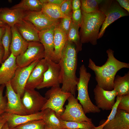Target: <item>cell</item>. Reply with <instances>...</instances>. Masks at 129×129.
I'll list each match as a JSON object with an SVG mask.
<instances>
[{
    "label": "cell",
    "mask_w": 129,
    "mask_h": 129,
    "mask_svg": "<svg viewBox=\"0 0 129 129\" xmlns=\"http://www.w3.org/2000/svg\"><path fill=\"white\" fill-rule=\"evenodd\" d=\"M42 111L43 112V119L45 125L52 129H65L61 120L57 117L54 110L47 108Z\"/></svg>",
    "instance_id": "cell-24"
},
{
    "label": "cell",
    "mask_w": 129,
    "mask_h": 129,
    "mask_svg": "<svg viewBox=\"0 0 129 129\" xmlns=\"http://www.w3.org/2000/svg\"><path fill=\"white\" fill-rule=\"evenodd\" d=\"M71 0H65L60 7L61 11L65 16H71L73 11Z\"/></svg>",
    "instance_id": "cell-35"
},
{
    "label": "cell",
    "mask_w": 129,
    "mask_h": 129,
    "mask_svg": "<svg viewBox=\"0 0 129 129\" xmlns=\"http://www.w3.org/2000/svg\"><path fill=\"white\" fill-rule=\"evenodd\" d=\"M71 16H66L60 19L58 27L67 35L71 26Z\"/></svg>",
    "instance_id": "cell-34"
},
{
    "label": "cell",
    "mask_w": 129,
    "mask_h": 129,
    "mask_svg": "<svg viewBox=\"0 0 129 129\" xmlns=\"http://www.w3.org/2000/svg\"><path fill=\"white\" fill-rule=\"evenodd\" d=\"M24 20L31 22L39 31H44L54 26H58L60 20L52 21L46 16L41 11H26Z\"/></svg>",
    "instance_id": "cell-14"
},
{
    "label": "cell",
    "mask_w": 129,
    "mask_h": 129,
    "mask_svg": "<svg viewBox=\"0 0 129 129\" xmlns=\"http://www.w3.org/2000/svg\"><path fill=\"white\" fill-rule=\"evenodd\" d=\"M15 25L22 37L28 42H40L39 32L29 21L23 20Z\"/></svg>",
    "instance_id": "cell-18"
},
{
    "label": "cell",
    "mask_w": 129,
    "mask_h": 129,
    "mask_svg": "<svg viewBox=\"0 0 129 129\" xmlns=\"http://www.w3.org/2000/svg\"><path fill=\"white\" fill-rule=\"evenodd\" d=\"M71 5L73 12L81 9V0H72Z\"/></svg>",
    "instance_id": "cell-42"
},
{
    "label": "cell",
    "mask_w": 129,
    "mask_h": 129,
    "mask_svg": "<svg viewBox=\"0 0 129 129\" xmlns=\"http://www.w3.org/2000/svg\"><path fill=\"white\" fill-rule=\"evenodd\" d=\"M39 61H35L27 66L18 67L14 76L10 81L11 86L14 91L21 98L24 94L29 75Z\"/></svg>",
    "instance_id": "cell-11"
},
{
    "label": "cell",
    "mask_w": 129,
    "mask_h": 129,
    "mask_svg": "<svg viewBox=\"0 0 129 129\" xmlns=\"http://www.w3.org/2000/svg\"><path fill=\"white\" fill-rule=\"evenodd\" d=\"M71 94L62 91L60 86L51 87L45 94V97L47 100L41 111L47 108H51L55 111L59 119L64 110V104Z\"/></svg>",
    "instance_id": "cell-6"
},
{
    "label": "cell",
    "mask_w": 129,
    "mask_h": 129,
    "mask_svg": "<svg viewBox=\"0 0 129 129\" xmlns=\"http://www.w3.org/2000/svg\"><path fill=\"white\" fill-rule=\"evenodd\" d=\"M58 26H53L39 33L40 42L43 45L44 49V58L55 62L54 34L55 29Z\"/></svg>",
    "instance_id": "cell-16"
},
{
    "label": "cell",
    "mask_w": 129,
    "mask_h": 129,
    "mask_svg": "<svg viewBox=\"0 0 129 129\" xmlns=\"http://www.w3.org/2000/svg\"><path fill=\"white\" fill-rule=\"evenodd\" d=\"M79 77L77 84L78 95L77 99L80 102L86 114L91 113H99L100 109L94 104L90 98L88 91V85L91 76L87 71L84 64L80 66L79 70Z\"/></svg>",
    "instance_id": "cell-4"
},
{
    "label": "cell",
    "mask_w": 129,
    "mask_h": 129,
    "mask_svg": "<svg viewBox=\"0 0 129 129\" xmlns=\"http://www.w3.org/2000/svg\"><path fill=\"white\" fill-rule=\"evenodd\" d=\"M10 81L6 83L5 95L7 99L5 112L20 115L27 114L21 101V97L12 88Z\"/></svg>",
    "instance_id": "cell-12"
},
{
    "label": "cell",
    "mask_w": 129,
    "mask_h": 129,
    "mask_svg": "<svg viewBox=\"0 0 129 129\" xmlns=\"http://www.w3.org/2000/svg\"><path fill=\"white\" fill-rule=\"evenodd\" d=\"M65 129H94L95 127L92 122L87 121H67L61 120Z\"/></svg>",
    "instance_id": "cell-31"
},
{
    "label": "cell",
    "mask_w": 129,
    "mask_h": 129,
    "mask_svg": "<svg viewBox=\"0 0 129 129\" xmlns=\"http://www.w3.org/2000/svg\"><path fill=\"white\" fill-rule=\"evenodd\" d=\"M48 68V62L46 59L43 58L39 60L29 75L25 89L35 90L43 82L44 74Z\"/></svg>",
    "instance_id": "cell-15"
},
{
    "label": "cell",
    "mask_w": 129,
    "mask_h": 129,
    "mask_svg": "<svg viewBox=\"0 0 129 129\" xmlns=\"http://www.w3.org/2000/svg\"><path fill=\"white\" fill-rule=\"evenodd\" d=\"M16 58L11 53L8 58L1 63L0 67V86L5 85L10 81L14 76L18 67Z\"/></svg>",
    "instance_id": "cell-17"
},
{
    "label": "cell",
    "mask_w": 129,
    "mask_h": 129,
    "mask_svg": "<svg viewBox=\"0 0 129 129\" xmlns=\"http://www.w3.org/2000/svg\"><path fill=\"white\" fill-rule=\"evenodd\" d=\"M5 85L0 86V115L5 112L7 101L5 96L3 95Z\"/></svg>",
    "instance_id": "cell-37"
},
{
    "label": "cell",
    "mask_w": 129,
    "mask_h": 129,
    "mask_svg": "<svg viewBox=\"0 0 129 129\" xmlns=\"http://www.w3.org/2000/svg\"><path fill=\"white\" fill-rule=\"evenodd\" d=\"M47 60L48 69L44 74L43 82L36 88L38 89L59 87L62 83L61 70L59 64L50 59Z\"/></svg>",
    "instance_id": "cell-10"
},
{
    "label": "cell",
    "mask_w": 129,
    "mask_h": 129,
    "mask_svg": "<svg viewBox=\"0 0 129 129\" xmlns=\"http://www.w3.org/2000/svg\"><path fill=\"white\" fill-rule=\"evenodd\" d=\"M2 129H10L8 127L7 122L3 125Z\"/></svg>",
    "instance_id": "cell-46"
},
{
    "label": "cell",
    "mask_w": 129,
    "mask_h": 129,
    "mask_svg": "<svg viewBox=\"0 0 129 129\" xmlns=\"http://www.w3.org/2000/svg\"><path fill=\"white\" fill-rule=\"evenodd\" d=\"M99 11L105 16L102 26L98 39L103 36L106 29L112 23L121 17L128 16L129 13L122 8L116 0H102L99 6Z\"/></svg>",
    "instance_id": "cell-5"
},
{
    "label": "cell",
    "mask_w": 129,
    "mask_h": 129,
    "mask_svg": "<svg viewBox=\"0 0 129 129\" xmlns=\"http://www.w3.org/2000/svg\"><path fill=\"white\" fill-rule=\"evenodd\" d=\"M102 0H81V9L86 13L96 12L99 11V4Z\"/></svg>",
    "instance_id": "cell-30"
},
{
    "label": "cell",
    "mask_w": 129,
    "mask_h": 129,
    "mask_svg": "<svg viewBox=\"0 0 129 129\" xmlns=\"http://www.w3.org/2000/svg\"><path fill=\"white\" fill-rule=\"evenodd\" d=\"M11 113L5 112L2 114L0 115V129H2L3 125L6 123Z\"/></svg>",
    "instance_id": "cell-39"
},
{
    "label": "cell",
    "mask_w": 129,
    "mask_h": 129,
    "mask_svg": "<svg viewBox=\"0 0 129 129\" xmlns=\"http://www.w3.org/2000/svg\"><path fill=\"white\" fill-rule=\"evenodd\" d=\"M121 96H117L116 101L111 110L112 111L110 114L107 117V119L105 120H103L104 122L102 123V124L97 127H95L94 129H102L103 127L105 125L113 118L115 115L118 105L121 100Z\"/></svg>",
    "instance_id": "cell-33"
},
{
    "label": "cell",
    "mask_w": 129,
    "mask_h": 129,
    "mask_svg": "<svg viewBox=\"0 0 129 129\" xmlns=\"http://www.w3.org/2000/svg\"><path fill=\"white\" fill-rule=\"evenodd\" d=\"M2 8H0V12L1 11ZM7 24L5 23L0 20V27H5Z\"/></svg>",
    "instance_id": "cell-45"
},
{
    "label": "cell",
    "mask_w": 129,
    "mask_h": 129,
    "mask_svg": "<svg viewBox=\"0 0 129 129\" xmlns=\"http://www.w3.org/2000/svg\"><path fill=\"white\" fill-rule=\"evenodd\" d=\"M72 22L80 26L82 21V15L81 9L73 12L71 16Z\"/></svg>",
    "instance_id": "cell-38"
},
{
    "label": "cell",
    "mask_w": 129,
    "mask_h": 129,
    "mask_svg": "<svg viewBox=\"0 0 129 129\" xmlns=\"http://www.w3.org/2000/svg\"><path fill=\"white\" fill-rule=\"evenodd\" d=\"M81 11L82 21L79 33L81 43L82 44L89 42L96 45L99 29L105 16L100 11L90 13Z\"/></svg>",
    "instance_id": "cell-3"
},
{
    "label": "cell",
    "mask_w": 129,
    "mask_h": 129,
    "mask_svg": "<svg viewBox=\"0 0 129 129\" xmlns=\"http://www.w3.org/2000/svg\"><path fill=\"white\" fill-rule=\"evenodd\" d=\"M45 129H52L48 127L47 126H46V125L45 126Z\"/></svg>",
    "instance_id": "cell-47"
},
{
    "label": "cell",
    "mask_w": 129,
    "mask_h": 129,
    "mask_svg": "<svg viewBox=\"0 0 129 129\" xmlns=\"http://www.w3.org/2000/svg\"><path fill=\"white\" fill-rule=\"evenodd\" d=\"M26 11L19 9L2 8L0 12V20L11 27L24 19Z\"/></svg>",
    "instance_id": "cell-19"
},
{
    "label": "cell",
    "mask_w": 129,
    "mask_h": 129,
    "mask_svg": "<svg viewBox=\"0 0 129 129\" xmlns=\"http://www.w3.org/2000/svg\"><path fill=\"white\" fill-rule=\"evenodd\" d=\"M43 5L52 4L60 7L65 0H39Z\"/></svg>",
    "instance_id": "cell-40"
},
{
    "label": "cell",
    "mask_w": 129,
    "mask_h": 129,
    "mask_svg": "<svg viewBox=\"0 0 129 129\" xmlns=\"http://www.w3.org/2000/svg\"><path fill=\"white\" fill-rule=\"evenodd\" d=\"M43 5L41 11L50 20L56 21L66 16L61 11L59 6L52 4Z\"/></svg>",
    "instance_id": "cell-26"
},
{
    "label": "cell",
    "mask_w": 129,
    "mask_h": 129,
    "mask_svg": "<svg viewBox=\"0 0 129 129\" xmlns=\"http://www.w3.org/2000/svg\"><path fill=\"white\" fill-rule=\"evenodd\" d=\"M117 109L129 113V94L121 96V99L118 105Z\"/></svg>",
    "instance_id": "cell-36"
},
{
    "label": "cell",
    "mask_w": 129,
    "mask_h": 129,
    "mask_svg": "<svg viewBox=\"0 0 129 129\" xmlns=\"http://www.w3.org/2000/svg\"><path fill=\"white\" fill-rule=\"evenodd\" d=\"M21 100L27 114H30L41 111L47 99L35 90L25 89Z\"/></svg>",
    "instance_id": "cell-9"
},
{
    "label": "cell",
    "mask_w": 129,
    "mask_h": 129,
    "mask_svg": "<svg viewBox=\"0 0 129 129\" xmlns=\"http://www.w3.org/2000/svg\"><path fill=\"white\" fill-rule=\"evenodd\" d=\"M93 91L97 106L103 110H112L117 95L116 91L114 89L111 91L106 90L97 84Z\"/></svg>",
    "instance_id": "cell-13"
},
{
    "label": "cell",
    "mask_w": 129,
    "mask_h": 129,
    "mask_svg": "<svg viewBox=\"0 0 129 129\" xmlns=\"http://www.w3.org/2000/svg\"><path fill=\"white\" fill-rule=\"evenodd\" d=\"M67 100L68 103L59 118L60 120L67 121L92 122V119L86 116L82 106L73 95L71 94Z\"/></svg>",
    "instance_id": "cell-8"
},
{
    "label": "cell",
    "mask_w": 129,
    "mask_h": 129,
    "mask_svg": "<svg viewBox=\"0 0 129 129\" xmlns=\"http://www.w3.org/2000/svg\"><path fill=\"white\" fill-rule=\"evenodd\" d=\"M43 111L35 114L20 115L11 114L7 122L9 128L11 129L19 125L35 120L43 119Z\"/></svg>",
    "instance_id": "cell-22"
},
{
    "label": "cell",
    "mask_w": 129,
    "mask_h": 129,
    "mask_svg": "<svg viewBox=\"0 0 129 129\" xmlns=\"http://www.w3.org/2000/svg\"><path fill=\"white\" fill-rule=\"evenodd\" d=\"M106 52L108 58L103 65L97 66L90 58L88 67L94 72L97 85L104 90L111 91L114 89L113 81L117 72L122 68H129V64L117 59L114 56V51L110 48Z\"/></svg>",
    "instance_id": "cell-2"
},
{
    "label": "cell",
    "mask_w": 129,
    "mask_h": 129,
    "mask_svg": "<svg viewBox=\"0 0 129 129\" xmlns=\"http://www.w3.org/2000/svg\"><path fill=\"white\" fill-rule=\"evenodd\" d=\"M80 26L74 23L71 21V26L67 35V40L75 45L77 53L82 50L81 43L79 32Z\"/></svg>",
    "instance_id": "cell-28"
},
{
    "label": "cell",
    "mask_w": 129,
    "mask_h": 129,
    "mask_svg": "<svg viewBox=\"0 0 129 129\" xmlns=\"http://www.w3.org/2000/svg\"><path fill=\"white\" fill-rule=\"evenodd\" d=\"M12 39L10 50L15 56L24 53L26 50L28 42L22 36L14 25L11 27Z\"/></svg>",
    "instance_id": "cell-20"
},
{
    "label": "cell",
    "mask_w": 129,
    "mask_h": 129,
    "mask_svg": "<svg viewBox=\"0 0 129 129\" xmlns=\"http://www.w3.org/2000/svg\"><path fill=\"white\" fill-rule=\"evenodd\" d=\"M5 31V27H0V45H2V39Z\"/></svg>",
    "instance_id": "cell-44"
},
{
    "label": "cell",
    "mask_w": 129,
    "mask_h": 129,
    "mask_svg": "<svg viewBox=\"0 0 129 129\" xmlns=\"http://www.w3.org/2000/svg\"><path fill=\"white\" fill-rule=\"evenodd\" d=\"M4 54V50L2 45H0V67L2 63V60Z\"/></svg>",
    "instance_id": "cell-43"
},
{
    "label": "cell",
    "mask_w": 129,
    "mask_h": 129,
    "mask_svg": "<svg viewBox=\"0 0 129 129\" xmlns=\"http://www.w3.org/2000/svg\"><path fill=\"white\" fill-rule=\"evenodd\" d=\"M43 5L39 0H23L11 9H19L26 11H40Z\"/></svg>",
    "instance_id": "cell-27"
},
{
    "label": "cell",
    "mask_w": 129,
    "mask_h": 129,
    "mask_svg": "<svg viewBox=\"0 0 129 129\" xmlns=\"http://www.w3.org/2000/svg\"><path fill=\"white\" fill-rule=\"evenodd\" d=\"M114 89L117 93V96L129 94V72L124 76H115L113 81Z\"/></svg>",
    "instance_id": "cell-25"
},
{
    "label": "cell",
    "mask_w": 129,
    "mask_h": 129,
    "mask_svg": "<svg viewBox=\"0 0 129 129\" xmlns=\"http://www.w3.org/2000/svg\"><path fill=\"white\" fill-rule=\"evenodd\" d=\"M120 5L123 9L129 12V0H117Z\"/></svg>",
    "instance_id": "cell-41"
},
{
    "label": "cell",
    "mask_w": 129,
    "mask_h": 129,
    "mask_svg": "<svg viewBox=\"0 0 129 129\" xmlns=\"http://www.w3.org/2000/svg\"><path fill=\"white\" fill-rule=\"evenodd\" d=\"M58 26L54 31V43L55 62L59 63L62 51L67 41V35L61 30Z\"/></svg>",
    "instance_id": "cell-23"
},
{
    "label": "cell",
    "mask_w": 129,
    "mask_h": 129,
    "mask_svg": "<svg viewBox=\"0 0 129 129\" xmlns=\"http://www.w3.org/2000/svg\"><path fill=\"white\" fill-rule=\"evenodd\" d=\"M12 39V33L11 27L7 25L5 27V31L2 37V44L4 50V54L2 62H4L9 56L10 48Z\"/></svg>",
    "instance_id": "cell-29"
},
{
    "label": "cell",
    "mask_w": 129,
    "mask_h": 129,
    "mask_svg": "<svg viewBox=\"0 0 129 129\" xmlns=\"http://www.w3.org/2000/svg\"><path fill=\"white\" fill-rule=\"evenodd\" d=\"M77 53L75 45L67 40L61 52L59 63L61 69L63 91L75 97L79 78L76 75Z\"/></svg>",
    "instance_id": "cell-1"
},
{
    "label": "cell",
    "mask_w": 129,
    "mask_h": 129,
    "mask_svg": "<svg viewBox=\"0 0 129 129\" xmlns=\"http://www.w3.org/2000/svg\"><path fill=\"white\" fill-rule=\"evenodd\" d=\"M44 57V49L43 44L40 42H29L26 51L16 57V64L18 67H24Z\"/></svg>",
    "instance_id": "cell-7"
},
{
    "label": "cell",
    "mask_w": 129,
    "mask_h": 129,
    "mask_svg": "<svg viewBox=\"0 0 129 129\" xmlns=\"http://www.w3.org/2000/svg\"><path fill=\"white\" fill-rule=\"evenodd\" d=\"M43 119L35 120L18 125L11 129H45Z\"/></svg>",
    "instance_id": "cell-32"
},
{
    "label": "cell",
    "mask_w": 129,
    "mask_h": 129,
    "mask_svg": "<svg viewBox=\"0 0 129 129\" xmlns=\"http://www.w3.org/2000/svg\"><path fill=\"white\" fill-rule=\"evenodd\" d=\"M102 129H129V113L117 109L114 117Z\"/></svg>",
    "instance_id": "cell-21"
}]
</instances>
